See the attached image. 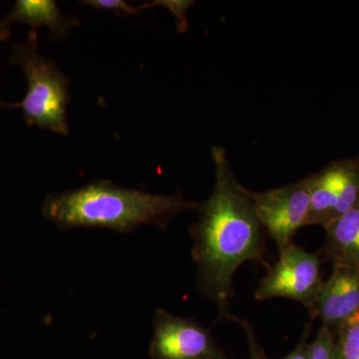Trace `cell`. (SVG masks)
I'll return each instance as SVG.
<instances>
[{"mask_svg": "<svg viewBox=\"0 0 359 359\" xmlns=\"http://www.w3.org/2000/svg\"><path fill=\"white\" fill-rule=\"evenodd\" d=\"M358 311L359 268L335 264L330 278L323 282L311 316L335 330Z\"/></svg>", "mask_w": 359, "mask_h": 359, "instance_id": "cell-8", "label": "cell"}, {"mask_svg": "<svg viewBox=\"0 0 359 359\" xmlns=\"http://www.w3.org/2000/svg\"><path fill=\"white\" fill-rule=\"evenodd\" d=\"M1 22L6 26L13 23H26L35 32L37 28L45 26L56 40L65 39L71 29L79 25L77 18L61 13L53 0H18L13 11Z\"/></svg>", "mask_w": 359, "mask_h": 359, "instance_id": "cell-9", "label": "cell"}, {"mask_svg": "<svg viewBox=\"0 0 359 359\" xmlns=\"http://www.w3.org/2000/svg\"><path fill=\"white\" fill-rule=\"evenodd\" d=\"M215 185L210 197L198 205V219L191 224L192 257L198 266V289L214 302L219 318L237 321L231 313L233 278L242 264L263 262L264 231L257 219L254 192L233 173L226 149H211Z\"/></svg>", "mask_w": 359, "mask_h": 359, "instance_id": "cell-1", "label": "cell"}, {"mask_svg": "<svg viewBox=\"0 0 359 359\" xmlns=\"http://www.w3.org/2000/svg\"><path fill=\"white\" fill-rule=\"evenodd\" d=\"M240 325L244 328L245 335H247L248 346H249V359H266V355L264 354L263 348L259 346V341H257L252 325L245 320H241Z\"/></svg>", "mask_w": 359, "mask_h": 359, "instance_id": "cell-13", "label": "cell"}, {"mask_svg": "<svg viewBox=\"0 0 359 359\" xmlns=\"http://www.w3.org/2000/svg\"><path fill=\"white\" fill-rule=\"evenodd\" d=\"M150 355L154 359H230L212 337L211 330L191 318L158 309Z\"/></svg>", "mask_w": 359, "mask_h": 359, "instance_id": "cell-7", "label": "cell"}, {"mask_svg": "<svg viewBox=\"0 0 359 359\" xmlns=\"http://www.w3.org/2000/svg\"><path fill=\"white\" fill-rule=\"evenodd\" d=\"M309 330H311V325L309 323L306 325V328H304V334H302V337L301 341L299 342L294 351L292 353L287 354V356H285L283 358L280 359H309ZM266 359H269L266 358Z\"/></svg>", "mask_w": 359, "mask_h": 359, "instance_id": "cell-14", "label": "cell"}, {"mask_svg": "<svg viewBox=\"0 0 359 359\" xmlns=\"http://www.w3.org/2000/svg\"><path fill=\"white\" fill-rule=\"evenodd\" d=\"M335 351L339 359H359V311L335 330Z\"/></svg>", "mask_w": 359, "mask_h": 359, "instance_id": "cell-11", "label": "cell"}, {"mask_svg": "<svg viewBox=\"0 0 359 359\" xmlns=\"http://www.w3.org/2000/svg\"><path fill=\"white\" fill-rule=\"evenodd\" d=\"M198 205L182 193L155 195L101 180L47 196L42 214L62 230L103 228L129 233L145 224L165 230L175 217L195 211Z\"/></svg>", "mask_w": 359, "mask_h": 359, "instance_id": "cell-2", "label": "cell"}, {"mask_svg": "<svg viewBox=\"0 0 359 359\" xmlns=\"http://www.w3.org/2000/svg\"><path fill=\"white\" fill-rule=\"evenodd\" d=\"M11 62L20 65L27 80V93L21 102L2 103V107L20 108L28 126L53 133L69 134L67 105L70 102V80L55 62L37 52L39 35L28 33L22 43L14 45Z\"/></svg>", "mask_w": 359, "mask_h": 359, "instance_id": "cell-3", "label": "cell"}, {"mask_svg": "<svg viewBox=\"0 0 359 359\" xmlns=\"http://www.w3.org/2000/svg\"><path fill=\"white\" fill-rule=\"evenodd\" d=\"M309 359H339L335 351L334 334L330 327L321 325L313 342L309 344Z\"/></svg>", "mask_w": 359, "mask_h": 359, "instance_id": "cell-12", "label": "cell"}, {"mask_svg": "<svg viewBox=\"0 0 359 359\" xmlns=\"http://www.w3.org/2000/svg\"><path fill=\"white\" fill-rule=\"evenodd\" d=\"M257 219L264 233L282 252L295 233L308 226L311 197L308 177L264 192H254Z\"/></svg>", "mask_w": 359, "mask_h": 359, "instance_id": "cell-6", "label": "cell"}, {"mask_svg": "<svg viewBox=\"0 0 359 359\" xmlns=\"http://www.w3.org/2000/svg\"><path fill=\"white\" fill-rule=\"evenodd\" d=\"M311 207L308 226L327 230L359 204V155L332 161L308 176Z\"/></svg>", "mask_w": 359, "mask_h": 359, "instance_id": "cell-5", "label": "cell"}, {"mask_svg": "<svg viewBox=\"0 0 359 359\" xmlns=\"http://www.w3.org/2000/svg\"><path fill=\"white\" fill-rule=\"evenodd\" d=\"M323 285L320 255L292 243L280 252L278 261L259 283L255 299L259 302L276 297L292 299L311 313Z\"/></svg>", "mask_w": 359, "mask_h": 359, "instance_id": "cell-4", "label": "cell"}, {"mask_svg": "<svg viewBox=\"0 0 359 359\" xmlns=\"http://www.w3.org/2000/svg\"><path fill=\"white\" fill-rule=\"evenodd\" d=\"M323 254L339 266L359 268V204L325 230Z\"/></svg>", "mask_w": 359, "mask_h": 359, "instance_id": "cell-10", "label": "cell"}, {"mask_svg": "<svg viewBox=\"0 0 359 359\" xmlns=\"http://www.w3.org/2000/svg\"><path fill=\"white\" fill-rule=\"evenodd\" d=\"M9 37H11L9 26L4 25V23L0 21V41H6Z\"/></svg>", "mask_w": 359, "mask_h": 359, "instance_id": "cell-15", "label": "cell"}]
</instances>
